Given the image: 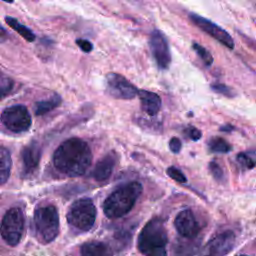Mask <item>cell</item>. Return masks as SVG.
<instances>
[{
  "label": "cell",
  "mask_w": 256,
  "mask_h": 256,
  "mask_svg": "<svg viewBox=\"0 0 256 256\" xmlns=\"http://www.w3.org/2000/svg\"><path fill=\"white\" fill-rule=\"evenodd\" d=\"M55 167L70 177L83 175L91 165L92 153L88 144L80 138H70L62 142L53 155Z\"/></svg>",
  "instance_id": "cell-1"
},
{
  "label": "cell",
  "mask_w": 256,
  "mask_h": 256,
  "mask_svg": "<svg viewBox=\"0 0 256 256\" xmlns=\"http://www.w3.org/2000/svg\"><path fill=\"white\" fill-rule=\"evenodd\" d=\"M141 192L142 185L137 181L119 187L104 201V214L111 219L124 216L133 208Z\"/></svg>",
  "instance_id": "cell-2"
},
{
  "label": "cell",
  "mask_w": 256,
  "mask_h": 256,
  "mask_svg": "<svg viewBox=\"0 0 256 256\" xmlns=\"http://www.w3.org/2000/svg\"><path fill=\"white\" fill-rule=\"evenodd\" d=\"M167 242V231L163 220L153 218L142 228L137 246L144 256H166Z\"/></svg>",
  "instance_id": "cell-3"
},
{
  "label": "cell",
  "mask_w": 256,
  "mask_h": 256,
  "mask_svg": "<svg viewBox=\"0 0 256 256\" xmlns=\"http://www.w3.org/2000/svg\"><path fill=\"white\" fill-rule=\"evenodd\" d=\"M35 231L42 243L52 242L59 233V216L54 205L40 206L34 213Z\"/></svg>",
  "instance_id": "cell-4"
},
{
  "label": "cell",
  "mask_w": 256,
  "mask_h": 256,
  "mask_svg": "<svg viewBox=\"0 0 256 256\" xmlns=\"http://www.w3.org/2000/svg\"><path fill=\"white\" fill-rule=\"evenodd\" d=\"M95 219L96 208L89 198H82L75 201L67 213L69 224L82 231L90 230L95 223Z\"/></svg>",
  "instance_id": "cell-5"
},
{
  "label": "cell",
  "mask_w": 256,
  "mask_h": 256,
  "mask_svg": "<svg viewBox=\"0 0 256 256\" xmlns=\"http://www.w3.org/2000/svg\"><path fill=\"white\" fill-rule=\"evenodd\" d=\"M24 223L23 211L18 207L10 208L0 224V234L3 240L11 246H16L22 238Z\"/></svg>",
  "instance_id": "cell-6"
},
{
  "label": "cell",
  "mask_w": 256,
  "mask_h": 256,
  "mask_svg": "<svg viewBox=\"0 0 256 256\" xmlns=\"http://www.w3.org/2000/svg\"><path fill=\"white\" fill-rule=\"evenodd\" d=\"M2 124L12 132L27 131L31 126V116L24 105H12L5 108L0 116Z\"/></svg>",
  "instance_id": "cell-7"
},
{
  "label": "cell",
  "mask_w": 256,
  "mask_h": 256,
  "mask_svg": "<svg viewBox=\"0 0 256 256\" xmlns=\"http://www.w3.org/2000/svg\"><path fill=\"white\" fill-rule=\"evenodd\" d=\"M106 92L115 99L130 100L137 96L138 89L125 76L110 72L105 77Z\"/></svg>",
  "instance_id": "cell-8"
},
{
  "label": "cell",
  "mask_w": 256,
  "mask_h": 256,
  "mask_svg": "<svg viewBox=\"0 0 256 256\" xmlns=\"http://www.w3.org/2000/svg\"><path fill=\"white\" fill-rule=\"evenodd\" d=\"M190 20L193 22L195 26H197L199 29H201L203 32L214 38L216 41L221 43L226 48L232 50L235 46L234 40L232 36L221 26L216 24L215 22L199 15L196 13H190L189 14Z\"/></svg>",
  "instance_id": "cell-9"
},
{
  "label": "cell",
  "mask_w": 256,
  "mask_h": 256,
  "mask_svg": "<svg viewBox=\"0 0 256 256\" xmlns=\"http://www.w3.org/2000/svg\"><path fill=\"white\" fill-rule=\"evenodd\" d=\"M149 47L157 67L161 70L167 69L171 63V52L168 41L160 30L155 29L151 32Z\"/></svg>",
  "instance_id": "cell-10"
},
{
  "label": "cell",
  "mask_w": 256,
  "mask_h": 256,
  "mask_svg": "<svg viewBox=\"0 0 256 256\" xmlns=\"http://www.w3.org/2000/svg\"><path fill=\"white\" fill-rule=\"evenodd\" d=\"M174 225L177 232L185 238L193 239L200 232L201 228L196 220L193 212L189 209L179 212L174 220Z\"/></svg>",
  "instance_id": "cell-11"
},
{
  "label": "cell",
  "mask_w": 256,
  "mask_h": 256,
  "mask_svg": "<svg viewBox=\"0 0 256 256\" xmlns=\"http://www.w3.org/2000/svg\"><path fill=\"white\" fill-rule=\"evenodd\" d=\"M235 245V234L226 230L215 236L208 244V250L211 256H225Z\"/></svg>",
  "instance_id": "cell-12"
},
{
  "label": "cell",
  "mask_w": 256,
  "mask_h": 256,
  "mask_svg": "<svg viewBox=\"0 0 256 256\" xmlns=\"http://www.w3.org/2000/svg\"><path fill=\"white\" fill-rule=\"evenodd\" d=\"M137 95L140 100L141 108L146 114L154 116L159 112L162 105V101L157 93L142 89L138 90Z\"/></svg>",
  "instance_id": "cell-13"
},
{
  "label": "cell",
  "mask_w": 256,
  "mask_h": 256,
  "mask_svg": "<svg viewBox=\"0 0 256 256\" xmlns=\"http://www.w3.org/2000/svg\"><path fill=\"white\" fill-rule=\"evenodd\" d=\"M116 163V156L114 153H109L105 155L101 160H99L94 167L92 176L97 181L107 180L114 169Z\"/></svg>",
  "instance_id": "cell-14"
},
{
  "label": "cell",
  "mask_w": 256,
  "mask_h": 256,
  "mask_svg": "<svg viewBox=\"0 0 256 256\" xmlns=\"http://www.w3.org/2000/svg\"><path fill=\"white\" fill-rule=\"evenodd\" d=\"M22 160L25 173H32L38 167L40 161V147L32 142L22 150Z\"/></svg>",
  "instance_id": "cell-15"
},
{
  "label": "cell",
  "mask_w": 256,
  "mask_h": 256,
  "mask_svg": "<svg viewBox=\"0 0 256 256\" xmlns=\"http://www.w3.org/2000/svg\"><path fill=\"white\" fill-rule=\"evenodd\" d=\"M81 256H112L111 247L100 241H89L84 243L80 248Z\"/></svg>",
  "instance_id": "cell-16"
},
{
  "label": "cell",
  "mask_w": 256,
  "mask_h": 256,
  "mask_svg": "<svg viewBox=\"0 0 256 256\" xmlns=\"http://www.w3.org/2000/svg\"><path fill=\"white\" fill-rule=\"evenodd\" d=\"M5 22L6 24L13 29L14 31H16L21 37H23L26 41L28 42H33L36 39V36L34 34V32L29 29L28 27H26L25 25L21 24L16 18L11 17V16H6L5 17Z\"/></svg>",
  "instance_id": "cell-17"
},
{
  "label": "cell",
  "mask_w": 256,
  "mask_h": 256,
  "mask_svg": "<svg viewBox=\"0 0 256 256\" xmlns=\"http://www.w3.org/2000/svg\"><path fill=\"white\" fill-rule=\"evenodd\" d=\"M11 156L9 151L0 145V185L4 184L9 176L11 170Z\"/></svg>",
  "instance_id": "cell-18"
},
{
  "label": "cell",
  "mask_w": 256,
  "mask_h": 256,
  "mask_svg": "<svg viewBox=\"0 0 256 256\" xmlns=\"http://www.w3.org/2000/svg\"><path fill=\"white\" fill-rule=\"evenodd\" d=\"M61 103V98L59 95L54 94L50 98L39 101L35 104V114L36 115H44L54 108L58 107Z\"/></svg>",
  "instance_id": "cell-19"
},
{
  "label": "cell",
  "mask_w": 256,
  "mask_h": 256,
  "mask_svg": "<svg viewBox=\"0 0 256 256\" xmlns=\"http://www.w3.org/2000/svg\"><path fill=\"white\" fill-rule=\"evenodd\" d=\"M237 162L243 169H252L256 166V151L241 152L237 155Z\"/></svg>",
  "instance_id": "cell-20"
},
{
  "label": "cell",
  "mask_w": 256,
  "mask_h": 256,
  "mask_svg": "<svg viewBox=\"0 0 256 256\" xmlns=\"http://www.w3.org/2000/svg\"><path fill=\"white\" fill-rule=\"evenodd\" d=\"M208 146L214 153H227L231 150L230 144L221 137H213L209 140Z\"/></svg>",
  "instance_id": "cell-21"
},
{
  "label": "cell",
  "mask_w": 256,
  "mask_h": 256,
  "mask_svg": "<svg viewBox=\"0 0 256 256\" xmlns=\"http://www.w3.org/2000/svg\"><path fill=\"white\" fill-rule=\"evenodd\" d=\"M192 48L206 67H210L213 64V61H214L213 56L211 55V53L204 46L200 45L199 43L194 42L192 44Z\"/></svg>",
  "instance_id": "cell-22"
},
{
  "label": "cell",
  "mask_w": 256,
  "mask_h": 256,
  "mask_svg": "<svg viewBox=\"0 0 256 256\" xmlns=\"http://www.w3.org/2000/svg\"><path fill=\"white\" fill-rule=\"evenodd\" d=\"M197 251V246L193 242H180L177 244L176 253L180 256H191Z\"/></svg>",
  "instance_id": "cell-23"
},
{
  "label": "cell",
  "mask_w": 256,
  "mask_h": 256,
  "mask_svg": "<svg viewBox=\"0 0 256 256\" xmlns=\"http://www.w3.org/2000/svg\"><path fill=\"white\" fill-rule=\"evenodd\" d=\"M211 89L214 92L221 94L225 97L231 98V97L235 96V91L231 87H229L228 85H225L223 83H213V84H211Z\"/></svg>",
  "instance_id": "cell-24"
},
{
  "label": "cell",
  "mask_w": 256,
  "mask_h": 256,
  "mask_svg": "<svg viewBox=\"0 0 256 256\" xmlns=\"http://www.w3.org/2000/svg\"><path fill=\"white\" fill-rule=\"evenodd\" d=\"M209 171H210L211 175L213 176V178L215 180H217L218 182H224L225 181L224 172H223L222 168L220 167V165L217 162L211 161L209 163Z\"/></svg>",
  "instance_id": "cell-25"
},
{
  "label": "cell",
  "mask_w": 256,
  "mask_h": 256,
  "mask_svg": "<svg viewBox=\"0 0 256 256\" xmlns=\"http://www.w3.org/2000/svg\"><path fill=\"white\" fill-rule=\"evenodd\" d=\"M167 174L170 178H172L173 180H175L179 183H185L187 181L185 175L179 169H177L176 167H173V166L169 167L167 169Z\"/></svg>",
  "instance_id": "cell-26"
},
{
  "label": "cell",
  "mask_w": 256,
  "mask_h": 256,
  "mask_svg": "<svg viewBox=\"0 0 256 256\" xmlns=\"http://www.w3.org/2000/svg\"><path fill=\"white\" fill-rule=\"evenodd\" d=\"M75 43L81 49V51H83L84 53H89L93 50V44L87 39L78 38V39H76Z\"/></svg>",
  "instance_id": "cell-27"
},
{
  "label": "cell",
  "mask_w": 256,
  "mask_h": 256,
  "mask_svg": "<svg viewBox=\"0 0 256 256\" xmlns=\"http://www.w3.org/2000/svg\"><path fill=\"white\" fill-rule=\"evenodd\" d=\"M181 145H182L181 141L177 137H173L169 141V147H170V150L173 153H178L180 151V149H181Z\"/></svg>",
  "instance_id": "cell-28"
},
{
  "label": "cell",
  "mask_w": 256,
  "mask_h": 256,
  "mask_svg": "<svg viewBox=\"0 0 256 256\" xmlns=\"http://www.w3.org/2000/svg\"><path fill=\"white\" fill-rule=\"evenodd\" d=\"M187 132H188V136H189L192 140H194V141L199 140V139L201 138V136H202L200 130L197 129V128H195V127H189V129L187 130Z\"/></svg>",
  "instance_id": "cell-29"
},
{
  "label": "cell",
  "mask_w": 256,
  "mask_h": 256,
  "mask_svg": "<svg viewBox=\"0 0 256 256\" xmlns=\"http://www.w3.org/2000/svg\"><path fill=\"white\" fill-rule=\"evenodd\" d=\"M8 38V33H7V30L2 26L0 25V44L5 42Z\"/></svg>",
  "instance_id": "cell-30"
},
{
  "label": "cell",
  "mask_w": 256,
  "mask_h": 256,
  "mask_svg": "<svg viewBox=\"0 0 256 256\" xmlns=\"http://www.w3.org/2000/svg\"><path fill=\"white\" fill-rule=\"evenodd\" d=\"M230 129H232V126H230V125H226L225 127H221V130H230Z\"/></svg>",
  "instance_id": "cell-31"
},
{
  "label": "cell",
  "mask_w": 256,
  "mask_h": 256,
  "mask_svg": "<svg viewBox=\"0 0 256 256\" xmlns=\"http://www.w3.org/2000/svg\"><path fill=\"white\" fill-rule=\"evenodd\" d=\"M2 1H4L6 3H13L14 2V0H2Z\"/></svg>",
  "instance_id": "cell-32"
},
{
  "label": "cell",
  "mask_w": 256,
  "mask_h": 256,
  "mask_svg": "<svg viewBox=\"0 0 256 256\" xmlns=\"http://www.w3.org/2000/svg\"><path fill=\"white\" fill-rule=\"evenodd\" d=\"M238 256H249V255H246V254H240V255H238Z\"/></svg>",
  "instance_id": "cell-33"
},
{
  "label": "cell",
  "mask_w": 256,
  "mask_h": 256,
  "mask_svg": "<svg viewBox=\"0 0 256 256\" xmlns=\"http://www.w3.org/2000/svg\"><path fill=\"white\" fill-rule=\"evenodd\" d=\"M209 256H211V255H209Z\"/></svg>",
  "instance_id": "cell-34"
}]
</instances>
